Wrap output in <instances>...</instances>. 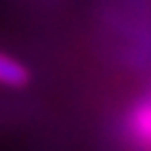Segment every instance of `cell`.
Masks as SVG:
<instances>
[{
	"label": "cell",
	"instance_id": "6da1fadb",
	"mask_svg": "<svg viewBox=\"0 0 151 151\" xmlns=\"http://www.w3.org/2000/svg\"><path fill=\"white\" fill-rule=\"evenodd\" d=\"M122 131L133 151H151V95L131 104L122 120Z\"/></svg>",
	"mask_w": 151,
	"mask_h": 151
},
{
	"label": "cell",
	"instance_id": "7a4b0ae2",
	"mask_svg": "<svg viewBox=\"0 0 151 151\" xmlns=\"http://www.w3.org/2000/svg\"><path fill=\"white\" fill-rule=\"evenodd\" d=\"M29 83V70L14 59L12 54L0 52V86L7 88H23Z\"/></svg>",
	"mask_w": 151,
	"mask_h": 151
}]
</instances>
